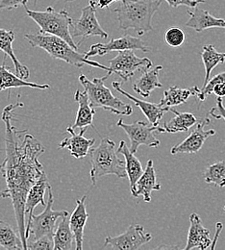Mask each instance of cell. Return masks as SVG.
<instances>
[{
  "label": "cell",
  "instance_id": "6da1fadb",
  "mask_svg": "<svg viewBox=\"0 0 225 250\" xmlns=\"http://www.w3.org/2000/svg\"><path fill=\"white\" fill-rule=\"evenodd\" d=\"M20 94L15 104L6 106L2 112V121L5 125V151L6 157L2 163L1 173L6 181V188L0 192L1 198L12 201L18 232L22 240L23 249L27 250L25 202L28 191L44 172L42 164L39 161L44 151V146L26 129L20 130L15 125L14 110L23 107Z\"/></svg>",
  "mask_w": 225,
  "mask_h": 250
},
{
  "label": "cell",
  "instance_id": "7a4b0ae2",
  "mask_svg": "<svg viewBox=\"0 0 225 250\" xmlns=\"http://www.w3.org/2000/svg\"><path fill=\"white\" fill-rule=\"evenodd\" d=\"M162 0H121L114 10L117 13L119 28L133 29L139 36L152 31V19L161 6Z\"/></svg>",
  "mask_w": 225,
  "mask_h": 250
},
{
  "label": "cell",
  "instance_id": "3957f363",
  "mask_svg": "<svg viewBox=\"0 0 225 250\" xmlns=\"http://www.w3.org/2000/svg\"><path fill=\"white\" fill-rule=\"evenodd\" d=\"M24 38L28 41L32 47H38L45 50L52 58L62 60L77 67L90 65L106 71H110V67L97 61L87 59L85 54L79 53L67 42L63 39L49 34H25Z\"/></svg>",
  "mask_w": 225,
  "mask_h": 250
},
{
  "label": "cell",
  "instance_id": "277c9868",
  "mask_svg": "<svg viewBox=\"0 0 225 250\" xmlns=\"http://www.w3.org/2000/svg\"><path fill=\"white\" fill-rule=\"evenodd\" d=\"M92 169L91 181L94 186L106 175H116L118 178L127 176L125 161L118 156L116 144L109 138H103L96 148L90 150Z\"/></svg>",
  "mask_w": 225,
  "mask_h": 250
},
{
  "label": "cell",
  "instance_id": "5b68a950",
  "mask_svg": "<svg viewBox=\"0 0 225 250\" xmlns=\"http://www.w3.org/2000/svg\"><path fill=\"white\" fill-rule=\"evenodd\" d=\"M110 75L112 74L108 72L104 77L90 80L84 74H80L79 82L88 94L93 108H101L116 115L131 116L133 114L132 106L116 97L111 93L110 89L104 85L105 80H107Z\"/></svg>",
  "mask_w": 225,
  "mask_h": 250
},
{
  "label": "cell",
  "instance_id": "8992f818",
  "mask_svg": "<svg viewBox=\"0 0 225 250\" xmlns=\"http://www.w3.org/2000/svg\"><path fill=\"white\" fill-rule=\"evenodd\" d=\"M27 16L40 27L41 34H49L57 36L67 42L74 49L78 50L77 43L72 39L70 33V26L72 20L66 12V10H61L56 12L53 7H47L43 12L30 10L27 5L24 6Z\"/></svg>",
  "mask_w": 225,
  "mask_h": 250
},
{
  "label": "cell",
  "instance_id": "52a82bcc",
  "mask_svg": "<svg viewBox=\"0 0 225 250\" xmlns=\"http://www.w3.org/2000/svg\"><path fill=\"white\" fill-rule=\"evenodd\" d=\"M54 203V197L52 193L51 187L48 188V200L44 211L35 216L33 215L31 219L26 222V239L28 240L29 235L33 234L34 239H40L44 236L53 237L56 230L55 223L58 219H62L64 216L68 215L67 211H54L52 205Z\"/></svg>",
  "mask_w": 225,
  "mask_h": 250
},
{
  "label": "cell",
  "instance_id": "ba28073f",
  "mask_svg": "<svg viewBox=\"0 0 225 250\" xmlns=\"http://www.w3.org/2000/svg\"><path fill=\"white\" fill-rule=\"evenodd\" d=\"M97 2L90 0L89 5L82 9V13L79 19L72 20L70 33L73 37H80L77 46L79 47L83 42L90 37H100L107 39L109 34L105 31L97 18Z\"/></svg>",
  "mask_w": 225,
  "mask_h": 250
},
{
  "label": "cell",
  "instance_id": "9c48e42d",
  "mask_svg": "<svg viewBox=\"0 0 225 250\" xmlns=\"http://www.w3.org/2000/svg\"><path fill=\"white\" fill-rule=\"evenodd\" d=\"M111 74H119L124 82L132 78L136 71H141L142 73L150 69L153 65L151 60L146 57H138L135 55L132 49H127L123 51H119V54L109 60Z\"/></svg>",
  "mask_w": 225,
  "mask_h": 250
},
{
  "label": "cell",
  "instance_id": "30bf717a",
  "mask_svg": "<svg viewBox=\"0 0 225 250\" xmlns=\"http://www.w3.org/2000/svg\"><path fill=\"white\" fill-rule=\"evenodd\" d=\"M152 240L150 233H145L140 224H132L128 229L119 236H107L103 248L116 250H138Z\"/></svg>",
  "mask_w": 225,
  "mask_h": 250
},
{
  "label": "cell",
  "instance_id": "8fae6325",
  "mask_svg": "<svg viewBox=\"0 0 225 250\" xmlns=\"http://www.w3.org/2000/svg\"><path fill=\"white\" fill-rule=\"evenodd\" d=\"M117 125L123 128L128 136L130 150L134 154L138 151L141 146H146L148 147H157L160 145V141L154 136V131H157L158 126H153L143 122H137L127 125L120 120Z\"/></svg>",
  "mask_w": 225,
  "mask_h": 250
},
{
  "label": "cell",
  "instance_id": "7c38bea8",
  "mask_svg": "<svg viewBox=\"0 0 225 250\" xmlns=\"http://www.w3.org/2000/svg\"><path fill=\"white\" fill-rule=\"evenodd\" d=\"M127 49H139L143 52H149L150 47H148L145 42L140 38H136L130 35H124L119 39H112L106 43H96L93 44L88 52L85 53L87 59H91L95 56H103L113 51H123Z\"/></svg>",
  "mask_w": 225,
  "mask_h": 250
},
{
  "label": "cell",
  "instance_id": "4fadbf2b",
  "mask_svg": "<svg viewBox=\"0 0 225 250\" xmlns=\"http://www.w3.org/2000/svg\"><path fill=\"white\" fill-rule=\"evenodd\" d=\"M210 123H211V118L207 116L204 120L198 123V125H196V128L182 143L174 146L170 149V153L175 155L179 153L193 154L198 152L202 148L205 141L209 137L214 136L216 134V131L214 129H210V130L204 129V127L207 126Z\"/></svg>",
  "mask_w": 225,
  "mask_h": 250
},
{
  "label": "cell",
  "instance_id": "5bb4252c",
  "mask_svg": "<svg viewBox=\"0 0 225 250\" xmlns=\"http://www.w3.org/2000/svg\"><path fill=\"white\" fill-rule=\"evenodd\" d=\"M88 127L81 128L80 132L76 134L72 126H67L66 132L70 135L59 144V148H66L70 154L76 159H82L90 153L91 147L96 143V139L85 138V133Z\"/></svg>",
  "mask_w": 225,
  "mask_h": 250
},
{
  "label": "cell",
  "instance_id": "9a60e30c",
  "mask_svg": "<svg viewBox=\"0 0 225 250\" xmlns=\"http://www.w3.org/2000/svg\"><path fill=\"white\" fill-rule=\"evenodd\" d=\"M112 86L118 93L124 95L126 98H128L129 100L134 102L135 105L137 107H139L141 109V111L143 112V114L146 117V119L148 120V123L153 126H159L164 115L170 111V108L162 107L159 104H154V103L143 101V100L134 97L133 95L128 94L122 88L121 82L114 81L112 83Z\"/></svg>",
  "mask_w": 225,
  "mask_h": 250
},
{
  "label": "cell",
  "instance_id": "2e32d148",
  "mask_svg": "<svg viewBox=\"0 0 225 250\" xmlns=\"http://www.w3.org/2000/svg\"><path fill=\"white\" fill-rule=\"evenodd\" d=\"M190 223L191 224L188 232L187 245L184 250L198 249L205 250L209 249L213 242L209 236L210 231L206 227H204V225L202 224V220L196 213H193L190 216Z\"/></svg>",
  "mask_w": 225,
  "mask_h": 250
},
{
  "label": "cell",
  "instance_id": "e0dca14e",
  "mask_svg": "<svg viewBox=\"0 0 225 250\" xmlns=\"http://www.w3.org/2000/svg\"><path fill=\"white\" fill-rule=\"evenodd\" d=\"M188 15L190 16V19L185 25L197 33L210 28L225 29V19H218L210 14L209 11L201 9L198 6L194 7L191 11H188Z\"/></svg>",
  "mask_w": 225,
  "mask_h": 250
},
{
  "label": "cell",
  "instance_id": "ac0fdd59",
  "mask_svg": "<svg viewBox=\"0 0 225 250\" xmlns=\"http://www.w3.org/2000/svg\"><path fill=\"white\" fill-rule=\"evenodd\" d=\"M161 185L157 182L156 172L153 166V161L148 160L145 170L143 175L137 181L135 187L131 188L132 195L134 197L143 196L145 202L151 201V193L154 190H160Z\"/></svg>",
  "mask_w": 225,
  "mask_h": 250
},
{
  "label": "cell",
  "instance_id": "d6986e66",
  "mask_svg": "<svg viewBox=\"0 0 225 250\" xmlns=\"http://www.w3.org/2000/svg\"><path fill=\"white\" fill-rule=\"evenodd\" d=\"M87 196L84 195L81 199L76 200V207L74 212L70 216L69 223L71 230L74 234L75 238V249L76 250H81L83 249V242H84V229L86 223L89 219V214L87 212V205H86Z\"/></svg>",
  "mask_w": 225,
  "mask_h": 250
},
{
  "label": "cell",
  "instance_id": "ffe728a7",
  "mask_svg": "<svg viewBox=\"0 0 225 250\" xmlns=\"http://www.w3.org/2000/svg\"><path fill=\"white\" fill-rule=\"evenodd\" d=\"M15 41V33L12 30L0 29V50L4 53L6 57L11 58L12 62L15 65L16 74L22 79L27 80L30 75L28 67L20 62L17 58L15 51L13 49V42Z\"/></svg>",
  "mask_w": 225,
  "mask_h": 250
},
{
  "label": "cell",
  "instance_id": "44dd1931",
  "mask_svg": "<svg viewBox=\"0 0 225 250\" xmlns=\"http://www.w3.org/2000/svg\"><path fill=\"white\" fill-rule=\"evenodd\" d=\"M169 112L173 113L175 117L172 118L169 122L164 123L162 126L159 125L157 127V132L169 134L184 133L188 132L191 127H193L197 123V119L192 113H181L173 108H170Z\"/></svg>",
  "mask_w": 225,
  "mask_h": 250
},
{
  "label": "cell",
  "instance_id": "7402d4cb",
  "mask_svg": "<svg viewBox=\"0 0 225 250\" xmlns=\"http://www.w3.org/2000/svg\"><path fill=\"white\" fill-rule=\"evenodd\" d=\"M74 100L78 104V111L75 119V124L72 127L75 128H84L88 126H92L95 128L93 125L94 117L96 114V109L91 106V102L87 93L84 91L77 90L74 94Z\"/></svg>",
  "mask_w": 225,
  "mask_h": 250
},
{
  "label": "cell",
  "instance_id": "603a6c76",
  "mask_svg": "<svg viewBox=\"0 0 225 250\" xmlns=\"http://www.w3.org/2000/svg\"><path fill=\"white\" fill-rule=\"evenodd\" d=\"M6 56L4 57V61L2 65H0V92L5 90H11L13 88H32L38 90H45L49 89L50 86L47 84H36L26 81L25 79L20 78L17 74H14L10 71L8 67L5 65Z\"/></svg>",
  "mask_w": 225,
  "mask_h": 250
},
{
  "label": "cell",
  "instance_id": "cb8c5ba5",
  "mask_svg": "<svg viewBox=\"0 0 225 250\" xmlns=\"http://www.w3.org/2000/svg\"><path fill=\"white\" fill-rule=\"evenodd\" d=\"M162 69V65H157L143 72L142 76L133 85L134 92L146 98L155 89L162 88L163 84L159 80V73Z\"/></svg>",
  "mask_w": 225,
  "mask_h": 250
},
{
  "label": "cell",
  "instance_id": "d4e9b609",
  "mask_svg": "<svg viewBox=\"0 0 225 250\" xmlns=\"http://www.w3.org/2000/svg\"><path fill=\"white\" fill-rule=\"evenodd\" d=\"M49 187L50 185L48 183L47 175L45 172H43L39 180L30 188L26 197L25 215H28V219H31L36 206H38L39 204L44 207L46 206V203L44 201V193Z\"/></svg>",
  "mask_w": 225,
  "mask_h": 250
},
{
  "label": "cell",
  "instance_id": "484cf974",
  "mask_svg": "<svg viewBox=\"0 0 225 250\" xmlns=\"http://www.w3.org/2000/svg\"><path fill=\"white\" fill-rule=\"evenodd\" d=\"M198 90L199 88L197 86L193 88H180L176 86H171L164 92V95L159 105L165 108H173L182 105L186 103L192 95L196 96Z\"/></svg>",
  "mask_w": 225,
  "mask_h": 250
},
{
  "label": "cell",
  "instance_id": "4316f807",
  "mask_svg": "<svg viewBox=\"0 0 225 250\" xmlns=\"http://www.w3.org/2000/svg\"><path fill=\"white\" fill-rule=\"evenodd\" d=\"M118 153L123 155L125 158V167H126V172L128 176L129 183H130V189L135 187L137 181L140 179V177L143 173V166L140 160L134 155L133 152H131L130 148L127 146L124 141H122L120 144V146L118 148Z\"/></svg>",
  "mask_w": 225,
  "mask_h": 250
},
{
  "label": "cell",
  "instance_id": "83f0119b",
  "mask_svg": "<svg viewBox=\"0 0 225 250\" xmlns=\"http://www.w3.org/2000/svg\"><path fill=\"white\" fill-rule=\"evenodd\" d=\"M69 219V214L63 217L54 232V250H70L73 248L75 238L70 227Z\"/></svg>",
  "mask_w": 225,
  "mask_h": 250
},
{
  "label": "cell",
  "instance_id": "f1b7e54d",
  "mask_svg": "<svg viewBox=\"0 0 225 250\" xmlns=\"http://www.w3.org/2000/svg\"><path fill=\"white\" fill-rule=\"evenodd\" d=\"M201 59L205 67V79L203 83V86H205L210 80V76L213 69L218 64L225 62V53L219 52L213 44H206L202 48Z\"/></svg>",
  "mask_w": 225,
  "mask_h": 250
},
{
  "label": "cell",
  "instance_id": "f546056e",
  "mask_svg": "<svg viewBox=\"0 0 225 250\" xmlns=\"http://www.w3.org/2000/svg\"><path fill=\"white\" fill-rule=\"evenodd\" d=\"M0 248L7 250H24L20 234L3 220H0Z\"/></svg>",
  "mask_w": 225,
  "mask_h": 250
},
{
  "label": "cell",
  "instance_id": "4dcf8cb0",
  "mask_svg": "<svg viewBox=\"0 0 225 250\" xmlns=\"http://www.w3.org/2000/svg\"><path fill=\"white\" fill-rule=\"evenodd\" d=\"M204 181L216 187H225V160L212 164L203 172Z\"/></svg>",
  "mask_w": 225,
  "mask_h": 250
},
{
  "label": "cell",
  "instance_id": "1f68e13d",
  "mask_svg": "<svg viewBox=\"0 0 225 250\" xmlns=\"http://www.w3.org/2000/svg\"><path fill=\"white\" fill-rule=\"evenodd\" d=\"M225 82V71L221 72L217 75H215L213 78H211L208 83L202 87V89H199L197 94H196V98L200 103H203L211 94H213V91L215 87L221 83Z\"/></svg>",
  "mask_w": 225,
  "mask_h": 250
},
{
  "label": "cell",
  "instance_id": "d6a6232c",
  "mask_svg": "<svg viewBox=\"0 0 225 250\" xmlns=\"http://www.w3.org/2000/svg\"><path fill=\"white\" fill-rule=\"evenodd\" d=\"M185 33L184 31L176 26L170 27L167 31L165 32L164 40L166 43L171 47H179L185 42Z\"/></svg>",
  "mask_w": 225,
  "mask_h": 250
},
{
  "label": "cell",
  "instance_id": "836d02e7",
  "mask_svg": "<svg viewBox=\"0 0 225 250\" xmlns=\"http://www.w3.org/2000/svg\"><path fill=\"white\" fill-rule=\"evenodd\" d=\"M54 250L53 237L44 236L40 239H34L31 243H27V250Z\"/></svg>",
  "mask_w": 225,
  "mask_h": 250
},
{
  "label": "cell",
  "instance_id": "e575fe53",
  "mask_svg": "<svg viewBox=\"0 0 225 250\" xmlns=\"http://www.w3.org/2000/svg\"><path fill=\"white\" fill-rule=\"evenodd\" d=\"M216 103H217V105L209 111L207 116L210 117L211 119H215V120H221L222 119L225 122V107L224 106L223 97L217 96Z\"/></svg>",
  "mask_w": 225,
  "mask_h": 250
},
{
  "label": "cell",
  "instance_id": "d590c367",
  "mask_svg": "<svg viewBox=\"0 0 225 250\" xmlns=\"http://www.w3.org/2000/svg\"><path fill=\"white\" fill-rule=\"evenodd\" d=\"M171 8H177L179 6H188L194 8L200 3H205V0H164Z\"/></svg>",
  "mask_w": 225,
  "mask_h": 250
},
{
  "label": "cell",
  "instance_id": "8d00e7d4",
  "mask_svg": "<svg viewBox=\"0 0 225 250\" xmlns=\"http://www.w3.org/2000/svg\"><path fill=\"white\" fill-rule=\"evenodd\" d=\"M29 0H0V11L7 9L13 10L20 5L26 6Z\"/></svg>",
  "mask_w": 225,
  "mask_h": 250
},
{
  "label": "cell",
  "instance_id": "74e56055",
  "mask_svg": "<svg viewBox=\"0 0 225 250\" xmlns=\"http://www.w3.org/2000/svg\"><path fill=\"white\" fill-rule=\"evenodd\" d=\"M213 94L219 97H225V82L217 85L213 91Z\"/></svg>",
  "mask_w": 225,
  "mask_h": 250
},
{
  "label": "cell",
  "instance_id": "f35d334b",
  "mask_svg": "<svg viewBox=\"0 0 225 250\" xmlns=\"http://www.w3.org/2000/svg\"><path fill=\"white\" fill-rule=\"evenodd\" d=\"M223 229V224L222 223H217V225H216V236H215V239L213 240V245H211V249L212 250H214L215 248H216V244H217V240H218V238H219V235H220V232H221V230Z\"/></svg>",
  "mask_w": 225,
  "mask_h": 250
},
{
  "label": "cell",
  "instance_id": "ab89813d",
  "mask_svg": "<svg viewBox=\"0 0 225 250\" xmlns=\"http://www.w3.org/2000/svg\"><path fill=\"white\" fill-rule=\"evenodd\" d=\"M115 1H121V0H98L97 7L103 9V8H109V6L115 2Z\"/></svg>",
  "mask_w": 225,
  "mask_h": 250
},
{
  "label": "cell",
  "instance_id": "60d3db41",
  "mask_svg": "<svg viewBox=\"0 0 225 250\" xmlns=\"http://www.w3.org/2000/svg\"><path fill=\"white\" fill-rule=\"evenodd\" d=\"M1 170H2V164L0 163V173H1Z\"/></svg>",
  "mask_w": 225,
  "mask_h": 250
},
{
  "label": "cell",
  "instance_id": "b9f144b4",
  "mask_svg": "<svg viewBox=\"0 0 225 250\" xmlns=\"http://www.w3.org/2000/svg\"><path fill=\"white\" fill-rule=\"evenodd\" d=\"M66 2H71V1H73V0H65Z\"/></svg>",
  "mask_w": 225,
  "mask_h": 250
},
{
  "label": "cell",
  "instance_id": "7bdbcfd3",
  "mask_svg": "<svg viewBox=\"0 0 225 250\" xmlns=\"http://www.w3.org/2000/svg\"><path fill=\"white\" fill-rule=\"evenodd\" d=\"M224 212H225V207H224Z\"/></svg>",
  "mask_w": 225,
  "mask_h": 250
}]
</instances>
